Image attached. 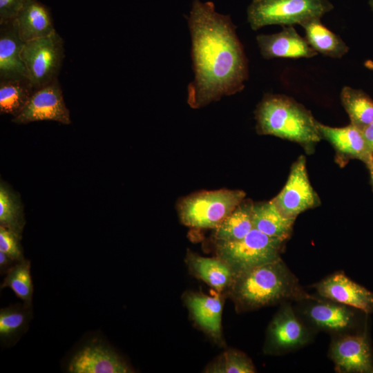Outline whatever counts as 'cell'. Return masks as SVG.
<instances>
[{
  "mask_svg": "<svg viewBox=\"0 0 373 373\" xmlns=\"http://www.w3.org/2000/svg\"><path fill=\"white\" fill-rule=\"evenodd\" d=\"M186 264L190 272L219 293H228L236 274L232 267L218 256L204 257L188 252Z\"/></svg>",
  "mask_w": 373,
  "mask_h": 373,
  "instance_id": "ac0fdd59",
  "label": "cell"
},
{
  "mask_svg": "<svg viewBox=\"0 0 373 373\" xmlns=\"http://www.w3.org/2000/svg\"><path fill=\"white\" fill-rule=\"evenodd\" d=\"M341 100L351 124L362 131L373 123V100L365 92L344 86L341 93Z\"/></svg>",
  "mask_w": 373,
  "mask_h": 373,
  "instance_id": "d4e9b609",
  "label": "cell"
},
{
  "mask_svg": "<svg viewBox=\"0 0 373 373\" xmlns=\"http://www.w3.org/2000/svg\"><path fill=\"white\" fill-rule=\"evenodd\" d=\"M364 66L367 69L373 71V61L367 59L364 62Z\"/></svg>",
  "mask_w": 373,
  "mask_h": 373,
  "instance_id": "e575fe53",
  "label": "cell"
},
{
  "mask_svg": "<svg viewBox=\"0 0 373 373\" xmlns=\"http://www.w3.org/2000/svg\"><path fill=\"white\" fill-rule=\"evenodd\" d=\"M252 206L253 202L244 200L214 229L213 238L216 243L241 240L254 229Z\"/></svg>",
  "mask_w": 373,
  "mask_h": 373,
  "instance_id": "cb8c5ba5",
  "label": "cell"
},
{
  "mask_svg": "<svg viewBox=\"0 0 373 373\" xmlns=\"http://www.w3.org/2000/svg\"><path fill=\"white\" fill-rule=\"evenodd\" d=\"M26 0H0V23L13 20Z\"/></svg>",
  "mask_w": 373,
  "mask_h": 373,
  "instance_id": "4dcf8cb0",
  "label": "cell"
},
{
  "mask_svg": "<svg viewBox=\"0 0 373 373\" xmlns=\"http://www.w3.org/2000/svg\"><path fill=\"white\" fill-rule=\"evenodd\" d=\"M285 242L254 228L241 240L216 243V256L227 262L237 276L280 258Z\"/></svg>",
  "mask_w": 373,
  "mask_h": 373,
  "instance_id": "8992f818",
  "label": "cell"
},
{
  "mask_svg": "<svg viewBox=\"0 0 373 373\" xmlns=\"http://www.w3.org/2000/svg\"><path fill=\"white\" fill-rule=\"evenodd\" d=\"M252 220L254 229L285 241L291 236L295 221L285 216L271 200L253 203Z\"/></svg>",
  "mask_w": 373,
  "mask_h": 373,
  "instance_id": "ffe728a7",
  "label": "cell"
},
{
  "mask_svg": "<svg viewBox=\"0 0 373 373\" xmlns=\"http://www.w3.org/2000/svg\"><path fill=\"white\" fill-rule=\"evenodd\" d=\"M227 294L240 311L310 298L280 258L238 274Z\"/></svg>",
  "mask_w": 373,
  "mask_h": 373,
  "instance_id": "7a4b0ae2",
  "label": "cell"
},
{
  "mask_svg": "<svg viewBox=\"0 0 373 373\" xmlns=\"http://www.w3.org/2000/svg\"><path fill=\"white\" fill-rule=\"evenodd\" d=\"M194 78L187 87V103L194 109L243 90L248 60L228 15L211 1L193 0L187 17Z\"/></svg>",
  "mask_w": 373,
  "mask_h": 373,
  "instance_id": "6da1fadb",
  "label": "cell"
},
{
  "mask_svg": "<svg viewBox=\"0 0 373 373\" xmlns=\"http://www.w3.org/2000/svg\"><path fill=\"white\" fill-rule=\"evenodd\" d=\"M26 224L23 207L18 193L0 182V225L21 236Z\"/></svg>",
  "mask_w": 373,
  "mask_h": 373,
  "instance_id": "4316f807",
  "label": "cell"
},
{
  "mask_svg": "<svg viewBox=\"0 0 373 373\" xmlns=\"http://www.w3.org/2000/svg\"><path fill=\"white\" fill-rule=\"evenodd\" d=\"M300 26L305 30V38L317 53L340 59L348 52L349 47L343 40L324 26L320 18L309 20Z\"/></svg>",
  "mask_w": 373,
  "mask_h": 373,
  "instance_id": "44dd1931",
  "label": "cell"
},
{
  "mask_svg": "<svg viewBox=\"0 0 373 373\" xmlns=\"http://www.w3.org/2000/svg\"><path fill=\"white\" fill-rule=\"evenodd\" d=\"M256 131L299 144L309 154L322 137L310 111L284 95L266 94L255 111Z\"/></svg>",
  "mask_w": 373,
  "mask_h": 373,
  "instance_id": "3957f363",
  "label": "cell"
},
{
  "mask_svg": "<svg viewBox=\"0 0 373 373\" xmlns=\"http://www.w3.org/2000/svg\"><path fill=\"white\" fill-rule=\"evenodd\" d=\"M256 41L261 55L267 59L312 58L318 54L293 26H283L275 34L258 35Z\"/></svg>",
  "mask_w": 373,
  "mask_h": 373,
  "instance_id": "5bb4252c",
  "label": "cell"
},
{
  "mask_svg": "<svg viewBox=\"0 0 373 373\" xmlns=\"http://www.w3.org/2000/svg\"><path fill=\"white\" fill-rule=\"evenodd\" d=\"M184 303L196 325L213 340L222 341V294L214 296L202 293H186Z\"/></svg>",
  "mask_w": 373,
  "mask_h": 373,
  "instance_id": "2e32d148",
  "label": "cell"
},
{
  "mask_svg": "<svg viewBox=\"0 0 373 373\" xmlns=\"http://www.w3.org/2000/svg\"><path fill=\"white\" fill-rule=\"evenodd\" d=\"M24 44L15 19L0 23V81L28 79L21 56Z\"/></svg>",
  "mask_w": 373,
  "mask_h": 373,
  "instance_id": "e0dca14e",
  "label": "cell"
},
{
  "mask_svg": "<svg viewBox=\"0 0 373 373\" xmlns=\"http://www.w3.org/2000/svg\"><path fill=\"white\" fill-rule=\"evenodd\" d=\"M21 239V236L0 225V251L17 262L25 258L20 242Z\"/></svg>",
  "mask_w": 373,
  "mask_h": 373,
  "instance_id": "f546056e",
  "label": "cell"
},
{
  "mask_svg": "<svg viewBox=\"0 0 373 373\" xmlns=\"http://www.w3.org/2000/svg\"><path fill=\"white\" fill-rule=\"evenodd\" d=\"M307 316L318 328L335 332L347 329L354 321L349 307L335 302L314 303L307 309Z\"/></svg>",
  "mask_w": 373,
  "mask_h": 373,
  "instance_id": "7402d4cb",
  "label": "cell"
},
{
  "mask_svg": "<svg viewBox=\"0 0 373 373\" xmlns=\"http://www.w3.org/2000/svg\"><path fill=\"white\" fill-rule=\"evenodd\" d=\"M329 0H252L247 21L252 30L269 25L294 26L321 17L333 10Z\"/></svg>",
  "mask_w": 373,
  "mask_h": 373,
  "instance_id": "277c9868",
  "label": "cell"
},
{
  "mask_svg": "<svg viewBox=\"0 0 373 373\" xmlns=\"http://www.w3.org/2000/svg\"><path fill=\"white\" fill-rule=\"evenodd\" d=\"M21 59L28 79L38 89L57 79L64 58V40L57 31L26 42Z\"/></svg>",
  "mask_w": 373,
  "mask_h": 373,
  "instance_id": "52a82bcc",
  "label": "cell"
},
{
  "mask_svg": "<svg viewBox=\"0 0 373 373\" xmlns=\"http://www.w3.org/2000/svg\"><path fill=\"white\" fill-rule=\"evenodd\" d=\"M204 372L208 373H254L256 367L251 360L243 352L227 350L209 363Z\"/></svg>",
  "mask_w": 373,
  "mask_h": 373,
  "instance_id": "f1b7e54d",
  "label": "cell"
},
{
  "mask_svg": "<svg viewBox=\"0 0 373 373\" xmlns=\"http://www.w3.org/2000/svg\"><path fill=\"white\" fill-rule=\"evenodd\" d=\"M241 190L220 189L190 195L180 200L181 222L196 229L216 228L244 200Z\"/></svg>",
  "mask_w": 373,
  "mask_h": 373,
  "instance_id": "5b68a950",
  "label": "cell"
},
{
  "mask_svg": "<svg viewBox=\"0 0 373 373\" xmlns=\"http://www.w3.org/2000/svg\"><path fill=\"white\" fill-rule=\"evenodd\" d=\"M38 121H55L66 125L71 123L57 79L36 89L23 109L12 119L19 124Z\"/></svg>",
  "mask_w": 373,
  "mask_h": 373,
  "instance_id": "9c48e42d",
  "label": "cell"
},
{
  "mask_svg": "<svg viewBox=\"0 0 373 373\" xmlns=\"http://www.w3.org/2000/svg\"><path fill=\"white\" fill-rule=\"evenodd\" d=\"M271 200L285 216L295 220L301 213L321 204L308 176L305 155L293 163L285 184Z\"/></svg>",
  "mask_w": 373,
  "mask_h": 373,
  "instance_id": "ba28073f",
  "label": "cell"
},
{
  "mask_svg": "<svg viewBox=\"0 0 373 373\" xmlns=\"http://www.w3.org/2000/svg\"><path fill=\"white\" fill-rule=\"evenodd\" d=\"M367 167L370 169L371 184H372V189H373V153H372V155L371 161H370V164H369V166Z\"/></svg>",
  "mask_w": 373,
  "mask_h": 373,
  "instance_id": "836d02e7",
  "label": "cell"
},
{
  "mask_svg": "<svg viewBox=\"0 0 373 373\" xmlns=\"http://www.w3.org/2000/svg\"><path fill=\"white\" fill-rule=\"evenodd\" d=\"M14 19L24 43L56 31L49 8L37 0H26Z\"/></svg>",
  "mask_w": 373,
  "mask_h": 373,
  "instance_id": "d6986e66",
  "label": "cell"
},
{
  "mask_svg": "<svg viewBox=\"0 0 373 373\" xmlns=\"http://www.w3.org/2000/svg\"><path fill=\"white\" fill-rule=\"evenodd\" d=\"M68 370L70 373L134 372L112 349L96 343L79 350L70 361Z\"/></svg>",
  "mask_w": 373,
  "mask_h": 373,
  "instance_id": "9a60e30c",
  "label": "cell"
},
{
  "mask_svg": "<svg viewBox=\"0 0 373 373\" xmlns=\"http://www.w3.org/2000/svg\"><path fill=\"white\" fill-rule=\"evenodd\" d=\"M32 317V307L17 303L0 310V342L3 347L15 345L27 331Z\"/></svg>",
  "mask_w": 373,
  "mask_h": 373,
  "instance_id": "603a6c76",
  "label": "cell"
},
{
  "mask_svg": "<svg viewBox=\"0 0 373 373\" xmlns=\"http://www.w3.org/2000/svg\"><path fill=\"white\" fill-rule=\"evenodd\" d=\"M362 131L368 145L373 151V123L365 127Z\"/></svg>",
  "mask_w": 373,
  "mask_h": 373,
  "instance_id": "d6a6232c",
  "label": "cell"
},
{
  "mask_svg": "<svg viewBox=\"0 0 373 373\" xmlns=\"http://www.w3.org/2000/svg\"><path fill=\"white\" fill-rule=\"evenodd\" d=\"M30 261L23 258L17 262L6 273L1 289L8 287L27 307H32L33 283Z\"/></svg>",
  "mask_w": 373,
  "mask_h": 373,
  "instance_id": "83f0119b",
  "label": "cell"
},
{
  "mask_svg": "<svg viewBox=\"0 0 373 373\" xmlns=\"http://www.w3.org/2000/svg\"><path fill=\"white\" fill-rule=\"evenodd\" d=\"M309 332L289 305H284L271 320L267 329L266 350L281 353L302 347L309 341Z\"/></svg>",
  "mask_w": 373,
  "mask_h": 373,
  "instance_id": "8fae6325",
  "label": "cell"
},
{
  "mask_svg": "<svg viewBox=\"0 0 373 373\" xmlns=\"http://www.w3.org/2000/svg\"><path fill=\"white\" fill-rule=\"evenodd\" d=\"M315 287L320 296L332 302L367 314L373 312V292L351 280L343 272H336L325 278Z\"/></svg>",
  "mask_w": 373,
  "mask_h": 373,
  "instance_id": "4fadbf2b",
  "label": "cell"
},
{
  "mask_svg": "<svg viewBox=\"0 0 373 373\" xmlns=\"http://www.w3.org/2000/svg\"><path fill=\"white\" fill-rule=\"evenodd\" d=\"M369 4H370V8L372 9V11L373 12V0H369Z\"/></svg>",
  "mask_w": 373,
  "mask_h": 373,
  "instance_id": "d590c367",
  "label": "cell"
},
{
  "mask_svg": "<svg viewBox=\"0 0 373 373\" xmlns=\"http://www.w3.org/2000/svg\"><path fill=\"white\" fill-rule=\"evenodd\" d=\"M317 126L322 139L327 140L335 150L336 162L341 167L353 159L369 166L373 151L361 129L351 124L343 127H332L318 122Z\"/></svg>",
  "mask_w": 373,
  "mask_h": 373,
  "instance_id": "30bf717a",
  "label": "cell"
},
{
  "mask_svg": "<svg viewBox=\"0 0 373 373\" xmlns=\"http://www.w3.org/2000/svg\"><path fill=\"white\" fill-rule=\"evenodd\" d=\"M12 258L0 251V273L6 275L8 271L17 262Z\"/></svg>",
  "mask_w": 373,
  "mask_h": 373,
  "instance_id": "1f68e13d",
  "label": "cell"
},
{
  "mask_svg": "<svg viewBox=\"0 0 373 373\" xmlns=\"http://www.w3.org/2000/svg\"><path fill=\"white\" fill-rule=\"evenodd\" d=\"M35 90L27 78L0 81V113L16 117Z\"/></svg>",
  "mask_w": 373,
  "mask_h": 373,
  "instance_id": "484cf974",
  "label": "cell"
},
{
  "mask_svg": "<svg viewBox=\"0 0 373 373\" xmlns=\"http://www.w3.org/2000/svg\"><path fill=\"white\" fill-rule=\"evenodd\" d=\"M329 356L337 372L373 373L372 352L364 335L336 338L330 345Z\"/></svg>",
  "mask_w": 373,
  "mask_h": 373,
  "instance_id": "7c38bea8",
  "label": "cell"
}]
</instances>
